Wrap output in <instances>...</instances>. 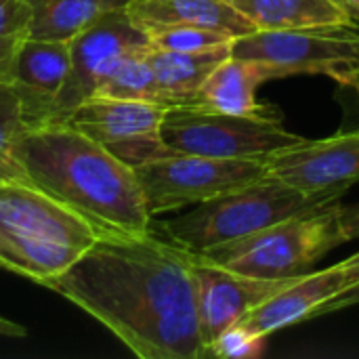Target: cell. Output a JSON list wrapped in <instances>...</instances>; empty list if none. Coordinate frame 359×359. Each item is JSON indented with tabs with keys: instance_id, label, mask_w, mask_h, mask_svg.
<instances>
[{
	"instance_id": "6da1fadb",
	"label": "cell",
	"mask_w": 359,
	"mask_h": 359,
	"mask_svg": "<svg viewBox=\"0 0 359 359\" xmlns=\"http://www.w3.org/2000/svg\"><path fill=\"white\" fill-rule=\"evenodd\" d=\"M196 252L145 233H101L48 288L141 359L206 358L196 309Z\"/></svg>"
},
{
	"instance_id": "7a4b0ae2",
	"label": "cell",
	"mask_w": 359,
	"mask_h": 359,
	"mask_svg": "<svg viewBox=\"0 0 359 359\" xmlns=\"http://www.w3.org/2000/svg\"><path fill=\"white\" fill-rule=\"evenodd\" d=\"M19 162L29 183L84 217L99 233L151 229L154 217L135 168L69 122L29 128L19 145Z\"/></svg>"
},
{
	"instance_id": "3957f363",
	"label": "cell",
	"mask_w": 359,
	"mask_h": 359,
	"mask_svg": "<svg viewBox=\"0 0 359 359\" xmlns=\"http://www.w3.org/2000/svg\"><path fill=\"white\" fill-rule=\"evenodd\" d=\"M84 217L29 183L0 179V267L50 286L99 240Z\"/></svg>"
},
{
	"instance_id": "277c9868",
	"label": "cell",
	"mask_w": 359,
	"mask_h": 359,
	"mask_svg": "<svg viewBox=\"0 0 359 359\" xmlns=\"http://www.w3.org/2000/svg\"><path fill=\"white\" fill-rule=\"evenodd\" d=\"M341 198L330 194H305L276 175L231 189L208 202L191 206L175 219L160 223L164 238L204 252L212 246L246 238L284 219L313 212L337 204Z\"/></svg>"
},
{
	"instance_id": "5b68a950",
	"label": "cell",
	"mask_w": 359,
	"mask_h": 359,
	"mask_svg": "<svg viewBox=\"0 0 359 359\" xmlns=\"http://www.w3.org/2000/svg\"><path fill=\"white\" fill-rule=\"evenodd\" d=\"M345 242L349 240L341 223V202H337L198 255L240 273L282 280L305 276L324 255Z\"/></svg>"
},
{
	"instance_id": "8992f818",
	"label": "cell",
	"mask_w": 359,
	"mask_h": 359,
	"mask_svg": "<svg viewBox=\"0 0 359 359\" xmlns=\"http://www.w3.org/2000/svg\"><path fill=\"white\" fill-rule=\"evenodd\" d=\"M151 217L196 206L267 175L263 158H208L168 151L135 168Z\"/></svg>"
},
{
	"instance_id": "52a82bcc",
	"label": "cell",
	"mask_w": 359,
	"mask_h": 359,
	"mask_svg": "<svg viewBox=\"0 0 359 359\" xmlns=\"http://www.w3.org/2000/svg\"><path fill=\"white\" fill-rule=\"evenodd\" d=\"M162 139L170 151L208 158H267L303 137L276 116H229L198 107H168Z\"/></svg>"
},
{
	"instance_id": "ba28073f",
	"label": "cell",
	"mask_w": 359,
	"mask_h": 359,
	"mask_svg": "<svg viewBox=\"0 0 359 359\" xmlns=\"http://www.w3.org/2000/svg\"><path fill=\"white\" fill-rule=\"evenodd\" d=\"M231 55L265 61L278 78L318 74L351 86L359 74V34L347 27L252 32L233 40Z\"/></svg>"
},
{
	"instance_id": "9c48e42d",
	"label": "cell",
	"mask_w": 359,
	"mask_h": 359,
	"mask_svg": "<svg viewBox=\"0 0 359 359\" xmlns=\"http://www.w3.org/2000/svg\"><path fill=\"white\" fill-rule=\"evenodd\" d=\"M166 109L168 107L151 101L95 95L82 101L65 122L95 139L128 166L137 168L170 151L162 139Z\"/></svg>"
},
{
	"instance_id": "30bf717a",
	"label": "cell",
	"mask_w": 359,
	"mask_h": 359,
	"mask_svg": "<svg viewBox=\"0 0 359 359\" xmlns=\"http://www.w3.org/2000/svg\"><path fill=\"white\" fill-rule=\"evenodd\" d=\"M149 38L126 8L114 11L82 29L69 40V74L53 105L48 122H65V118L86 99H90L105 74L126 55L147 48Z\"/></svg>"
},
{
	"instance_id": "8fae6325",
	"label": "cell",
	"mask_w": 359,
	"mask_h": 359,
	"mask_svg": "<svg viewBox=\"0 0 359 359\" xmlns=\"http://www.w3.org/2000/svg\"><path fill=\"white\" fill-rule=\"evenodd\" d=\"M301 278V276H297ZM297 278L267 280L223 267L204 255L196 252L194 282H196V309L204 351L208 355L210 343L248 316L257 305L292 284Z\"/></svg>"
},
{
	"instance_id": "7c38bea8",
	"label": "cell",
	"mask_w": 359,
	"mask_h": 359,
	"mask_svg": "<svg viewBox=\"0 0 359 359\" xmlns=\"http://www.w3.org/2000/svg\"><path fill=\"white\" fill-rule=\"evenodd\" d=\"M267 172L305 194L343 196L359 181V130L301 139L265 158Z\"/></svg>"
},
{
	"instance_id": "4fadbf2b",
	"label": "cell",
	"mask_w": 359,
	"mask_h": 359,
	"mask_svg": "<svg viewBox=\"0 0 359 359\" xmlns=\"http://www.w3.org/2000/svg\"><path fill=\"white\" fill-rule=\"evenodd\" d=\"M343 290H347V282L341 265L337 263L324 271L297 278L292 284L257 305L238 324L252 334L267 339L271 332L316 318L318 309Z\"/></svg>"
},
{
	"instance_id": "5bb4252c",
	"label": "cell",
	"mask_w": 359,
	"mask_h": 359,
	"mask_svg": "<svg viewBox=\"0 0 359 359\" xmlns=\"http://www.w3.org/2000/svg\"><path fill=\"white\" fill-rule=\"evenodd\" d=\"M69 40H50L29 36L13 67V86L23 97L34 126L50 120L53 105L69 74Z\"/></svg>"
},
{
	"instance_id": "9a60e30c",
	"label": "cell",
	"mask_w": 359,
	"mask_h": 359,
	"mask_svg": "<svg viewBox=\"0 0 359 359\" xmlns=\"http://www.w3.org/2000/svg\"><path fill=\"white\" fill-rule=\"evenodd\" d=\"M273 78H278L273 65L229 55L202 82L191 107L229 116H276L257 101V88Z\"/></svg>"
},
{
	"instance_id": "2e32d148",
	"label": "cell",
	"mask_w": 359,
	"mask_h": 359,
	"mask_svg": "<svg viewBox=\"0 0 359 359\" xmlns=\"http://www.w3.org/2000/svg\"><path fill=\"white\" fill-rule=\"evenodd\" d=\"M126 11L145 34L172 25L206 27L233 38L255 32V25L229 0H128Z\"/></svg>"
},
{
	"instance_id": "e0dca14e",
	"label": "cell",
	"mask_w": 359,
	"mask_h": 359,
	"mask_svg": "<svg viewBox=\"0 0 359 359\" xmlns=\"http://www.w3.org/2000/svg\"><path fill=\"white\" fill-rule=\"evenodd\" d=\"M255 32L349 27L353 15L339 0H229Z\"/></svg>"
},
{
	"instance_id": "ac0fdd59",
	"label": "cell",
	"mask_w": 359,
	"mask_h": 359,
	"mask_svg": "<svg viewBox=\"0 0 359 359\" xmlns=\"http://www.w3.org/2000/svg\"><path fill=\"white\" fill-rule=\"evenodd\" d=\"M233 44V42H231ZM231 44L217 48L196 50V53H177L147 48V59L156 74V82L166 107H191L198 88L208 78V74L231 55Z\"/></svg>"
},
{
	"instance_id": "d6986e66",
	"label": "cell",
	"mask_w": 359,
	"mask_h": 359,
	"mask_svg": "<svg viewBox=\"0 0 359 359\" xmlns=\"http://www.w3.org/2000/svg\"><path fill=\"white\" fill-rule=\"evenodd\" d=\"M32 13L29 36L72 40L105 15L126 8L128 0H25Z\"/></svg>"
},
{
	"instance_id": "ffe728a7",
	"label": "cell",
	"mask_w": 359,
	"mask_h": 359,
	"mask_svg": "<svg viewBox=\"0 0 359 359\" xmlns=\"http://www.w3.org/2000/svg\"><path fill=\"white\" fill-rule=\"evenodd\" d=\"M147 48H139V50L126 53L105 74V78L101 80V84H99L95 95L109 97V99L151 101V103L164 105L160 88H158V82H156V74H154L151 63L147 59Z\"/></svg>"
},
{
	"instance_id": "44dd1931",
	"label": "cell",
	"mask_w": 359,
	"mask_h": 359,
	"mask_svg": "<svg viewBox=\"0 0 359 359\" xmlns=\"http://www.w3.org/2000/svg\"><path fill=\"white\" fill-rule=\"evenodd\" d=\"M34 128L27 105L13 84H0V179H27L19 162V145Z\"/></svg>"
},
{
	"instance_id": "7402d4cb",
	"label": "cell",
	"mask_w": 359,
	"mask_h": 359,
	"mask_svg": "<svg viewBox=\"0 0 359 359\" xmlns=\"http://www.w3.org/2000/svg\"><path fill=\"white\" fill-rule=\"evenodd\" d=\"M29 21L25 0H0V84L13 82L15 57L29 38Z\"/></svg>"
},
{
	"instance_id": "603a6c76",
	"label": "cell",
	"mask_w": 359,
	"mask_h": 359,
	"mask_svg": "<svg viewBox=\"0 0 359 359\" xmlns=\"http://www.w3.org/2000/svg\"><path fill=\"white\" fill-rule=\"evenodd\" d=\"M149 46L160 50H177V53H196L206 48H217L223 44H231L236 38L223 32L194 27V25H172L147 32Z\"/></svg>"
},
{
	"instance_id": "cb8c5ba5",
	"label": "cell",
	"mask_w": 359,
	"mask_h": 359,
	"mask_svg": "<svg viewBox=\"0 0 359 359\" xmlns=\"http://www.w3.org/2000/svg\"><path fill=\"white\" fill-rule=\"evenodd\" d=\"M265 339L259 334H252L250 330L242 328L240 324H233L225 332H221L208 347V355L225 359L257 358L263 349Z\"/></svg>"
},
{
	"instance_id": "d4e9b609",
	"label": "cell",
	"mask_w": 359,
	"mask_h": 359,
	"mask_svg": "<svg viewBox=\"0 0 359 359\" xmlns=\"http://www.w3.org/2000/svg\"><path fill=\"white\" fill-rule=\"evenodd\" d=\"M353 305H359V284L347 288L345 292L337 294L334 299H330L326 305H322L316 313L318 316H326V313H332V311H341V309H347V307H353Z\"/></svg>"
},
{
	"instance_id": "484cf974",
	"label": "cell",
	"mask_w": 359,
	"mask_h": 359,
	"mask_svg": "<svg viewBox=\"0 0 359 359\" xmlns=\"http://www.w3.org/2000/svg\"><path fill=\"white\" fill-rule=\"evenodd\" d=\"M341 223L345 229L347 240H359V202L351 206H343L341 204Z\"/></svg>"
},
{
	"instance_id": "4316f807",
	"label": "cell",
	"mask_w": 359,
	"mask_h": 359,
	"mask_svg": "<svg viewBox=\"0 0 359 359\" xmlns=\"http://www.w3.org/2000/svg\"><path fill=\"white\" fill-rule=\"evenodd\" d=\"M339 265H341V269H343V273H345L347 288L359 284V252L358 255H353V257H349L347 261L339 263ZM343 292H345V290H343Z\"/></svg>"
},
{
	"instance_id": "83f0119b",
	"label": "cell",
	"mask_w": 359,
	"mask_h": 359,
	"mask_svg": "<svg viewBox=\"0 0 359 359\" xmlns=\"http://www.w3.org/2000/svg\"><path fill=\"white\" fill-rule=\"evenodd\" d=\"M0 337H4V339H23V337H27V330L21 324L0 316Z\"/></svg>"
},
{
	"instance_id": "f1b7e54d",
	"label": "cell",
	"mask_w": 359,
	"mask_h": 359,
	"mask_svg": "<svg viewBox=\"0 0 359 359\" xmlns=\"http://www.w3.org/2000/svg\"><path fill=\"white\" fill-rule=\"evenodd\" d=\"M353 17H359V0H339Z\"/></svg>"
},
{
	"instance_id": "f546056e",
	"label": "cell",
	"mask_w": 359,
	"mask_h": 359,
	"mask_svg": "<svg viewBox=\"0 0 359 359\" xmlns=\"http://www.w3.org/2000/svg\"><path fill=\"white\" fill-rule=\"evenodd\" d=\"M349 88H353V90L359 95V74L353 78V82H351V86H349Z\"/></svg>"
}]
</instances>
